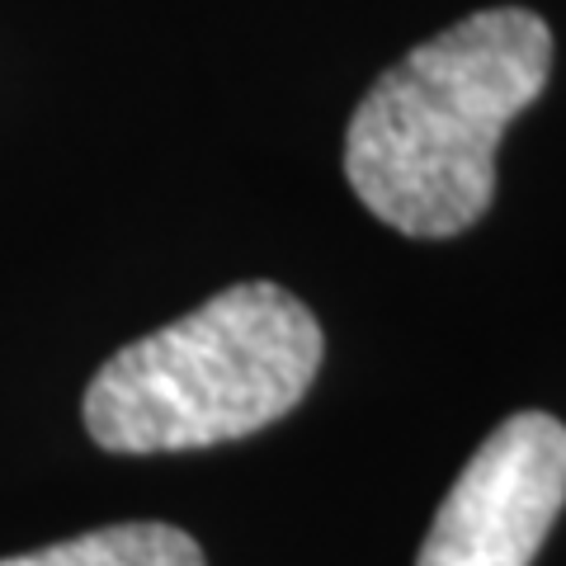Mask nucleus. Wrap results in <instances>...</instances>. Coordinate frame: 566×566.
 I'll list each match as a JSON object with an SVG mask.
<instances>
[{
    "mask_svg": "<svg viewBox=\"0 0 566 566\" xmlns=\"http://www.w3.org/2000/svg\"><path fill=\"white\" fill-rule=\"evenodd\" d=\"M566 505V424L520 411L468 458L416 566H528Z\"/></svg>",
    "mask_w": 566,
    "mask_h": 566,
    "instance_id": "obj_3",
    "label": "nucleus"
},
{
    "mask_svg": "<svg viewBox=\"0 0 566 566\" xmlns=\"http://www.w3.org/2000/svg\"><path fill=\"white\" fill-rule=\"evenodd\" d=\"M553 76V33L534 10L458 20L374 81L345 133L359 203L401 237H458L495 199V147Z\"/></svg>",
    "mask_w": 566,
    "mask_h": 566,
    "instance_id": "obj_1",
    "label": "nucleus"
},
{
    "mask_svg": "<svg viewBox=\"0 0 566 566\" xmlns=\"http://www.w3.org/2000/svg\"><path fill=\"white\" fill-rule=\"evenodd\" d=\"M0 566H208V562L185 528L137 520V524H104L66 543H48L39 553L0 557Z\"/></svg>",
    "mask_w": 566,
    "mask_h": 566,
    "instance_id": "obj_4",
    "label": "nucleus"
},
{
    "mask_svg": "<svg viewBox=\"0 0 566 566\" xmlns=\"http://www.w3.org/2000/svg\"><path fill=\"white\" fill-rule=\"evenodd\" d=\"M322 326L279 283H237L123 345L85 387V430L109 453H185L245 439L307 397Z\"/></svg>",
    "mask_w": 566,
    "mask_h": 566,
    "instance_id": "obj_2",
    "label": "nucleus"
}]
</instances>
